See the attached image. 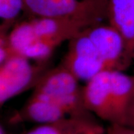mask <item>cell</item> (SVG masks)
I'll return each instance as SVG.
<instances>
[{
  "instance_id": "1",
  "label": "cell",
  "mask_w": 134,
  "mask_h": 134,
  "mask_svg": "<svg viewBox=\"0 0 134 134\" xmlns=\"http://www.w3.org/2000/svg\"><path fill=\"white\" fill-rule=\"evenodd\" d=\"M124 39L104 21L83 29L68 42L59 63L81 81H88L100 72L126 70L132 64Z\"/></svg>"
},
{
  "instance_id": "2",
  "label": "cell",
  "mask_w": 134,
  "mask_h": 134,
  "mask_svg": "<svg viewBox=\"0 0 134 134\" xmlns=\"http://www.w3.org/2000/svg\"><path fill=\"white\" fill-rule=\"evenodd\" d=\"M101 22L90 17H29L12 27L8 42L12 54L46 62L55 49L87 26Z\"/></svg>"
},
{
  "instance_id": "3",
  "label": "cell",
  "mask_w": 134,
  "mask_h": 134,
  "mask_svg": "<svg viewBox=\"0 0 134 134\" xmlns=\"http://www.w3.org/2000/svg\"><path fill=\"white\" fill-rule=\"evenodd\" d=\"M133 94L134 75L119 70L100 72L82 87L86 110L109 125H124Z\"/></svg>"
},
{
  "instance_id": "4",
  "label": "cell",
  "mask_w": 134,
  "mask_h": 134,
  "mask_svg": "<svg viewBox=\"0 0 134 134\" xmlns=\"http://www.w3.org/2000/svg\"><path fill=\"white\" fill-rule=\"evenodd\" d=\"M80 81L61 65L48 69L33 88V94L62 107L72 115L91 113L83 104ZM93 115V114H92Z\"/></svg>"
},
{
  "instance_id": "5",
  "label": "cell",
  "mask_w": 134,
  "mask_h": 134,
  "mask_svg": "<svg viewBox=\"0 0 134 134\" xmlns=\"http://www.w3.org/2000/svg\"><path fill=\"white\" fill-rule=\"evenodd\" d=\"M34 60L19 54H12L0 63V105L34 88L48 70L46 62Z\"/></svg>"
},
{
  "instance_id": "6",
  "label": "cell",
  "mask_w": 134,
  "mask_h": 134,
  "mask_svg": "<svg viewBox=\"0 0 134 134\" xmlns=\"http://www.w3.org/2000/svg\"><path fill=\"white\" fill-rule=\"evenodd\" d=\"M29 17H90L107 19V0H24Z\"/></svg>"
},
{
  "instance_id": "7",
  "label": "cell",
  "mask_w": 134,
  "mask_h": 134,
  "mask_svg": "<svg viewBox=\"0 0 134 134\" xmlns=\"http://www.w3.org/2000/svg\"><path fill=\"white\" fill-rule=\"evenodd\" d=\"M70 116L62 107L42 96L31 94L19 110L11 115L10 124L24 122L46 125Z\"/></svg>"
},
{
  "instance_id": "8",
  "label": "cell",
  "mask_w": 134,
  "mask_h": 134,
  "mask_svg": "<svg viewBox=\"0 0 134 134\" xmlns=\"http://www.w3.org/2000/svg\"><path fill=\"white\" fill-rule=\"evenodd\" d=\"M92 113L72 115L46 125H39L22 134H107V128Z\"/></svg>"
},
{
  "instance_id": "9",
  "label": "cell",
  "mask_w": 134,
  "mask_h": 134,
  "mask_svg": "<svg viewBox=\"0 0 134 134\" xmlns=\"http://www.w3.org/2000/svg\"><path fill=\"white\" fill-rule=\"evenodd\" d=\"M107 22L124 39L130 59L134 61V0H107Z\"/></svg>"
},
{
  "instance_id": "10",
  "label": "cell",
  "mask_w": 134,
  "mask_h": 134,
  "mask_svg": "<svg viewBox=\"0 0 134 134\" xmlns=\"http://www.w3.org/2000/svg\"><path fill=\"white\" fill-rule=\"evenodd\" d=\"M24 0H0V31H10L15 21L23 11Z\"/></svg>"
},
{
  "instance_id": "11",
  "label": "cell",
  "mask_w": 134,
  "mask_h": 134,
  "mask_svg": "<svg viewBox=\"0 0 134 134\" xmlns=\"http://www.w3.org/2000/svg\"><path fill=\"white\" fill-rule=\"evenodd\" d=\"M107 134H134V128L122 125H109Z\"/></svg>"
},
{
  "instance_id": "12",
  "label": "cell",
  "mask_w": 134,
  "mask_h": 134,
  "mask_svg": "<svg viewBox=\"0 0 134 134\" xmlns=\"http://www.w3.org/2000/svg\"><path fill=\"white\" fill-rule=\"evenodd\" d=\"M123 125L134 128V94L127 107L125 115V122Z\"/></svg>"
},
{
  "instance_id": "13",
  "label": "cell",
  "mask_w": 134,
  "mask_h": 134,
  "mask_svg": "<svg viewBox=\"0 0 134 134\" xmlns=\"http://www.w3.org/2000/svg\"><path fill=\"white\" fill-rule=\"evenodd\" d=\"M0 134H8L6 130H5V127L2 125L0 126Z\"/></svg>"
}]
</instances>
